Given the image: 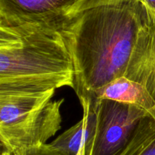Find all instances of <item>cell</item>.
Here are the masks:
<instances>
[{
  "label": "cell",
  "instance_id": "6da1fadb",
  "mask_svg": "<svg viewBox=\"0 0 155 155\" xmlns=\"http://www.w3.org/2000/svg\"><path fill=\"white\" fill-rule=\"evenodd\" d=\"M149 17L138 0L99 5L57 24L72 58L74 90L93 99L113 80L124 77Z\"/></svg>",
  "mask_w": 155,
  "mask_h": 155
},
{
  "label": "cell",
  "instance_id": "7a4b0ae2",
  "mask_svg": "<svg viewBox=\"0 0 155 155\" xmlns=\"http://www.w3.org/2000/svg\"><path fill=\"white\" fill-rule=\"evenodd\" d=\"M75 74L56 27L0 24V92H39L68 86Z\"/></svg>",
  "mask_w": 155,
  "mask_h": 155
},
{
  "label": "cell",
  "instance_id": "3957f363",
  "mask_svg": "<svg viewBox=\"0 0 155 155\" xmlns=\"http://www.w3.org/2000/svg\"><path fill=\"white\" fill-rule=\"evenodd\" d=\"M55 90L0 92V140L3 151L46 143L61 125L64 99L51 101Z\"/></svg>",
  "mask_w": 155,
  "mask_h": 155
},
{
  "label": "cell",
  "instance_id": "277c9868",
  "mask_svg": "<svg viewBox=\"0 0 155 155\" xmlns=\"http://www.w3.org/2000/svg\"><path fill=\"white\" fill-rule=\"evenodd\" d=\"M88 113L89 133L85 155H117L127 145L145 110L108 99L79 98Z\"/></svg>",
  "mask_w": 155,
  "mask_h": 155
},
{
  "label": "cell",
  "instance_id": "5b68a950",
  "mask_svg": "<svg viewBox=\"0 0 155 155\" xmlns=\"http://www.w3.org/2000/svg\"><path fill=\"white\" fill-rule=\"evenodd\" d=\"M128 0H0V24L57 25L90 8Z\"/></svg>",
  "mask_w": 155,
  "mask_h": 155
},
{
  "label": "cell",
  "instance_id": "8992f818",
  "mask_svg": "<svg viewBox=\"0 0 155 155\" xmlns=\"http://www.w3.org/2000/svg\"><path fill=\"white\" fill-rule=\"evenodd\" d=\"M124 77L143 86L155 102V21L141 32Z\"/></svg>",
  "mask_w": 155,
  "mask_h": 155
},
{
  "label": "cell",
  "instance_id": "52a82bcc",
  "mask_svg": "<svg viewBox=\"0 0 155 155\" xmlns=\"http://www.w3.org/2000/svg\"><path fill=\"white\" fill-rule=\"evenodd\" d=\"M95 98L112 100L135 106L145 110L155 119V102L153 98L143 86L126 77H119L110 82L97 94Z\"/></svg>",
  "mask_w": 155,
  "mask_h": 155
},
{
  "label": "cell",
  "instance_id": "ba28073f",
  "mask_svg": "<svg viewBox=\"0 0 155 155\" xmlns=\"http://www.w3.org/2000/svg\"><path fill=\"white\" fill-rule=\"evenodd\" d=\"M117 155H155V119L145 117Z\"/></svg>",
  "mask_w": 155,
  "mask_h": 155
},
{
  "label": "cell",
  "instance_id": "9c48e42d",
  "mask_svg": "<svg viewBox=\"0 0 155 155\" xmlns=\"http://www.w3.org/2000/svg\"><path fill=\"white\" fill-rule=\"evenodd\" d=\"M89 133L88 113L83 107V117L77 124L62 133L51 145L68 155H78L81 150L85 149Z\"/></svg>",
  "mask_w": 155,
  "mask_h": 155
},
{
  "label": "cell",
  "instance_id": "30bf717a",
  "mask_svg": "<svg viewBox=\"0 0 155 155\" xmlns=\"http://www.w3.org/2000/svg\"><path fill=\"white\" fill-rule=\"evenodd\" d=\"M13 155H68L58 148L53 146L51 143L27 147L17 150Z\"/></svg>",
  "mask_w": 155,
  "mask_h": 155
},
{
  "label": "cell",
  "instance_id": "8fae6325",
  "mask_svg": "<svg viewBox=\"0 0 155 155\" xmlns=\"http://www.w3.org/2000/svg\"><path fill=\"white\" fill-rule=\"evenodd\" d=\"M151 20L155 21V0H138Z\"/></svg>",
  "mask_w": 155,
  "mask_h": 155
},
{
  "label": "cell",
  "instance_id": "7c38bea8",
  "mask_svg": "<svg viewBox=\"0 0 155 155\" xmlns=\"http://www.w3.org/2000/svg\"><path fill=\"white\" fill-rule=\"evenodd\" d=\"M1 155H13L12 154V153L8 152V151H2V152Z\"/></svg>",
  "mask_w": 155,
  "mask_h": 155
}]
</instances>
